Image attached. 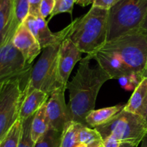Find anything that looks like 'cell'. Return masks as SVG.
Instances as JSON below:
<instances>
[{
  "label": "cell",
  "instance_id": "obj_11",
  "mask_svg": "<svg viewBox=\"0 0 147 147\" xmlns=\"http://www.w3.org/2000/svg\"><path fill=\"white\" fill-rule=\"evenodd\" d=\"M82 52L67 36L60 44L57 59V82L67 89L69 76L75 65L82 59Z\"/></svg>",
  "mask_w": 147,
  "mask_h": 147
},
{
  "label": "cell",
  "instance_id": "obj_6",
  "mask_svg": "<svg viewBox=\"0 0 147 147\" xmlns=\"http://www.w3.org/2000/svg\"><path fill=\"white\" fill-rule=\"evenodd\" d=\"M61 43L45 48L32 67L23 95L39 89L50 95L55 89L60 87L57 82V59Z\"/></svg>",
  "mask_w": 147,
  "mask_h": 147
},
{
  "label": "cell",
  "instance_id": "obj_9",
  "mask_svg": "<svg viewBox=\"0 0 147 147\" xmlns=\"http://www.w3.org/2000/svg\"><path fill=\"white\" fill-rule=\"evenodd\" d=\"M47 22L41 15L33 16L29 14L23 24L29 29L32 34L34 36L42 48L55 44L61 43L67 36L73 27L72 22L68 26L65 27L57 33H53L49 29Z\"/></svg>",
  "mask_w": 147,
  "mask_h": 147
},
{
  "label": "cell",
  "instance_id": "obj_8",
  "mask_svg": "<svg viewBox=\"0 0 147 147\" xmlns=\"http://www.w3.org/2000/svg\"><path fill=\"white\" fill-rule=\"evenodd\" d=\"M15 33L9 32L5 41L0 46V83L12 78L28 79L32 69L20 50L14 46Z\"/></svg>",
  "mask_w": 147,
  "mask_h": 147
},
{
  "label": "cell",
  "instance_id": "obj_12",
  "mask_svg": "<svg viewBox=\"0 0 147 147\" xmlns=\"http://www.w3.org/2000/svg\"><path fill=\"white\" fill-rule=\"evenodd\" d=\"M13 43L29 64H32L41 52L40 43L23 23L16 31L13 37Z\"/></svg>",
  "mask_w": 147,
  "mask_h": 147
},
{
  "label": "cell",
  "instance_id": "obj_22",
  "mask_svg": "<svg viewBox=\"0 0 147 147\" xmlns=\"http://www.w3.org/2000/svg\"><path fill=\"white\" fill-rule=\"evenodd\" d=\"M22 131V120H18L0 141V147H18Z\"/></svg>",
  "mask_w": 147,
  "mask_h": 147
},
{
  "label": "cell",
  "instance_id": "obj_1",
  "mask_svg": "<svg viewBox=\"0 0 147 147\" xmlns=\"http://www.w3.org/2000/svg\"><path fill=\"white\" fill-rule=\"evenodd\" d=\"M88 56L96 60L111 79L132 75L144 78L147 65V39L139 32L129 33L109 40Z\"/></svg>",
  "mask_w": 147,
  "mask_h": 147
},
{
  "label": "cell",
  "instance_id": "obj_17",
  "mask_svg": "<svg viewBox=\"0 0 147 147\" xmlns=\"http://www.w3.org/2000/svg\"><path fill=\"white\" fill-rule=\"evenodd\" d=\"M49 128L50 124L46 112V103H45L36 112L32 121L31 135L33 141L35 143Z\"/></svg>",
  "mask_w": 147,
  "mask_h": 147
},
{
  "label": "cell",
  "instance_id": "obj_29",
  "mask_svg": "<svg viewBox=\"0 0 147 147\" xmlns=\"http://www.w3.org/2000/svg\"><path fill=\"white\" fill-rule=\"evenodd\" d=\"M139 33H140L141 34L143 35L147 39V16L146 17V18L144 19V20L143 21L142 24H141Z\"/></svg>",
  "mask_w": 147,
  "mask_h": 147
},
{
  "label": "cell",
  "instance_id": "obj_25",
  "mask_svg": "<svg viewBox=\"0 0 147 147\" xmlns=\"http://www.w3.org/2000/svg\"><path fill=\"white\" fill-rule=\"evenodd\" d=\"M55 0H42L40 7V15L44 19L50 15L55 7Z\"/></svg>",
  "mask_w": 147,
  "mask_h": 147
},
{
  "label": "cell",
  "instance_id": "obj_21",
  "mask_svg": "<svg viewBox=\"0 0 147 147\" xmlns=\"http://www.w3.org/2000/svg\"><path fill=\"white\" fill-rule=\"evenodd\" d=\"M62 132L50 128L35 143L34 147H60Z\"/></svg>",
  "mask_w": 147,
  "mask_h": 147
},
{
  "label": "cell",
  "instance_id": "obj_31",
  "mask_svg": "<svg viewBox=\"0 0 147 147\" xmlns=\"http://www.w3.org/2000/svg\"><path fill=\"white\" fill-rule=\"evenodd\" d=\"M140 147H147V133L146 134L144 138L142 139V142H141V146Z\"/></svg>",
  "mask_w": 147,
  "mask_h": 147
},
{
  "label": "cell",
  "instance_id": "obj_20",
  "mask_svg": "<svg viewBox=\"0 0 147 147\" xmlns=\"http://www.w3.org/2000/svg\"><path fill=\"white\" fill-rule=\"evenodd\" d=\"M30 13L28 0H13V20L11 27L17 30Z\"/></svg>",
  "mask_w": 147,
  "mask_h": 147
},
{
  "label": "cell",
  "instance_id": "obj_2",
  "mask_svg": "<svg viewBox=\"0 0 147 147\" xmlns=\"http://www.w3.org/2000/svg\"><path fill=\"white\" fill-rule=\"evenodd\" d=\"M89 56L80 61L76 75L67 84L70 101L67 105L70 119L88 126L86 118L95 110L96 101L100 88L111 79L109 74L96 64L91 66Z\"/></svg>",
  "mask_w": 147,
  "mask_h": 147
},
{
  "label": "cell",
  "instance_id": "obj_18",
  "mask_svg": "<svg viewBox=\"0 0 147 147\" xmlns=\"http://www.w3.org/2000/svg\"><path fill=\"white\" fill-rule=\"evenodd\" d=\"M78 143H83L88 147H103V139L96 128L82 125L78 133Z\"/></svg>",
  "mask_w": 147,
  "mask_h": 147
},
{
  "label": "cell",
  "instance_id": "obj_30",
  "mask_svg": "<svg viewBox=\"0 0 147 147\" xmlns=\"http://www.w3.org/2000/svg\"><path fill=\"white\" fill-rule=\"evenodd\" d=\"M94 0H76V4L81 6V7H86L90 4H93Z\"/></svg>",
  "mask_w": 147,
  "mask_h": 147
},
{
  "label": "cell",
  "instance_id": "obj_24",
  "mask_svg": "<svg viewBox=\"0 0 147 147\" xmlns=\"http://www.w3.org/2000/svg\"><path fill=\"white\" fill-rule=\"evenodd\" d=\"M76 4V0H55V7L53 11L50 15L48 22L53 18L54 16L60 13H69L70 15L73 14V10Z\"/></svg>",
  "mask_w": 147,
  "mask_h": 147
},
{
  "label": "cell",
  "instance_id": "obj_23",
  "mask_svg": "<svg viewBox=\"0 0 147 147\" xmlns=\"http://www.w3.org/2000/svg\"><path fill=\"white\" fill-rule=\"evenodd\" d=\"M33 117L34 115L22 120V131L18 147H34V142L32 138L31 135L32 121Z\"/></svg>",
  "mask_w": 147,
  "mask_h": 147
},
{
  "label": "cell",
  "instance_id": "obj_26",
  "mask_svg": "<svg viewBox=\"0 0 147 147\" xmlns=\"http://www.w3.org/2000/svg\"><path fill=\"white\" fill-rule=\"evenodd\" d=\"M119 0H94L92 6L109 10L118 3Z\"/></svg>",
  "mask_w": 147,
  "mask_h": 147
},
{
  "label": "cell",
  "instance_id": "obj_19",
  "mask_svg": "<svg viewBox=\"0 0 147 147\" xmlns=\"http://www.w3.org/2000/svg\"><path fill=\"white\" fill-rule=\"evenodd\" d=\"M82 125L72 120L66 124L62 131L60 147H75L78 144V133Z\"/></svg>",
  "mask_w": 147,
  "mask_h": 147
},
{
  "label": "cell",
  "instance_id": "obj_3",
  "mask_svg": "<svg viewBox=\"0 0 147 147\" xmlns=\"http://www.w3.org/2000/svg\"><path fill=\"white\" fill-rule=\"evenodd\" d=\"M109 12L92 6L85 15L73 21L68 37L82 53L93 54L107 42Z\"/></svg>",
  "mask_w": 147,
  "mask_h": 147
},
{
  "label": "cell",
  "instance_id": "obj_16",
  "mask_svg": "<svg viewBox=\"0 0 147 147\" xmlns=\"http://www.w3.org/2000/svg\"><path fill=\"white\" fill-rule=\"evenodd\" d=\"M13 20V0H0V46L7 38Z\"/></svg>",
  "mask_w": 147,
  "mask_h": 147
},
{
  "label": "cell",
  "instance_id": "obj_10",
  "mask_svg": "<svg viewBox=\"0 0 147 147\" xmlns=\"http://www.w3.org/2000/svg\"><path fill=\"white\" fill-rule=\"evenodd\" d=\"M65 89L63 86L55 89L46 102V112L50 128L62 132L66 124L71 120L65 99Z\"/></svg>",
  "mask_w": 147,
  "mask_h": 147
},
{
  "label": "cell",
  "instance_id": "obj_14",
  "mask_svg": "<svg viewBox=\"0 0 147 147\" xmlns=\"http://www.w3.org/2000/svg\"><path fill=\"white\" fill-rule=\"evenodd\" d=\"M147 103V77H144L136 86L123 109L128 112L142 115Z\"/></svg>",
  "mask_w": 147,
  "mask_h": 147
},
{
  "label": "cell",
  "instance_id": "obj_33",
  "mask_svg": "<svg viewBox=\"0 0 147 147\" xmlns=\"http://www.w3.org/2000/svg\"><path fill=\"white\" fill-rule=\"evenodd\" d=\"M142 116L144 118V120L146 121V122H147V103L146 105V108H145V109H144V112H143V114H142Z\"/></svg>",
  "mask_w": 147,
  "mask_h": 147
},
{
  "label": "cell",
  "instance_id": "obj_34",
  "mask_svg": "<svg viewBox=\"0 0 147 147\" xmlns=\"http://www.w3.org/2000/svg\"><path fill=\"white\" fill-rule=\"evenodd\" d=\"M75 147H88L87 145H86L85 144H83V143H78V144H76Z\"/></svg>",
  "mask_w": 147,
  "mask_h": 147
},
{
  "label": "cell",
  "instance_id": "obj_13",
  "mask_svg": "<svg viewBox=\"0 0 147 147\" xmlns=\"http://www.w3.org/2000/svg\"><path fill=\"white\" fill-rule=\"evenodd\" d=\"M50 95L39 89H34L23 95L22 102L20 110V120H24L32 116L37 110L46 103Z\"/></svg>",
  "mask_w": 147,
  "mask_h": 147
},
{
  "label": "cell",
  "instance_id": "obj_7",
  "mask_svg": "<svg viewBox=\"0 0 147 147\" xmlns=\"http://www.w3.org/2000/svg\"><path fill=\"white\" fill-rule=\"evenodd\" d=\"M22 79L12 78L0 83V141L20 120L23 98Z\"/></svg>",
  "mask_w": 147,
  "mask_h": 147
},
{
  "label": "cell",
  "instance_id": "obj_35",
  "mask_svg": "<svg viewBox=\"0 0 147 147\" xmlns=\"http://www.w3.org/2000/svg\"><path fill=\"white\" fill-rule=\"evenodd\" d=\"M144 77H147V65L146 69H145L144 72Z\"/></svg>",
  "mask_w": 147,
  "mask_h": 147
},
{
  "label": "cell",
  "instance_id": "obj_32",
  "mask_svg": "<svg viewBox=\"0 0 147 147\" xmlns=\"http://www.w3.org/2000/svg\"><path fill=\"white\" fill-rule=\"evenodd\" d=\"M119 147H137V146L132 145V144H127V143H121Z\"/></svg>",
  "mask_w": 147,
  "mask_h": 147
},
{
  "label": "cell",
  "instance_id": "obj_28",
  "mask_svg": "<svg viewBox=\"0 0 147 147\" xmlns=\"http://www.w3.org/2000/svg\"><path fill=\"white\" fill-rule=\"evenodd\" d=\"M121 142L113 137L109 136L103 139V147H119Z\"/></svg>",
  "mask_w": 147,
  "mask_h": 147
},
{
  "label": "cell",
  "instance_id": "obj_5",
  "mask_svg": "<svg viewBox=\"0 0 147 147\" xmlns=\"http://www.w3.org/2000/svg\"><path fill=\"white\" fill-rule=\"evenodd\" d=\"M103 139L113 137L121 143L139 146L147 133V122L142 115L121 110L108 122L96 127Z\"/></svg>",
  "mask_w": 147,
  "mask_h": 147
},
{
  "label": "cell",
  "instance_id": "obj_15",
  "mask_svg": "<svg viewBox=\"0 0 147 147\" xmlns=\"http://www.w3.org/2000/svg\"><path fill=\"white\" fill-rule=\"evenodd\" d=\"M124 105H117L99 110H93L86 118V124L90 128H96L108 122L111 118L124 108Z\"/></svg>",
  "mask_w": 147,
  "mask_h": 147
},
{
  "label": "cell",
  "instance_id": "obj_4",
  "mask_svg": "<svg viewBox=\"0 0 147 147\" xmlns=\"http://www.w3.org/2000/svg\"><path fill=\"white\" fill-rule=\"evenodd\" d=\"M147 16V0H119L109 12V40L138 33Z\"/></svg>",
  "mask_w": 147,
  "mask_h": 147
},
{
  "label": "cell",
  "instance_id": "obj_27",
  "mask_svg": "<svg viewBox=\"0 0 147 147\" xmlns=\"http://www.w3.org/2000/svg\"><path fill=\"white\" fill-rule=\"evenodd\" d=\"M29 4H30V13L33 16L40 15V7L41 4L42 0H28Z\"/></svg>",
  "mask_w": 147,
  "mask_h": 147
}]
</instances>
